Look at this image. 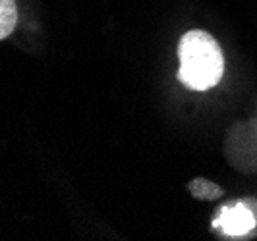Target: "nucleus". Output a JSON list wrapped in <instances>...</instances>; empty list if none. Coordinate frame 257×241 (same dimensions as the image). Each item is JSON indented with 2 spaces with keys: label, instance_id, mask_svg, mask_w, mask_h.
Wrapping results in <instances>:
<instances>
[{
  "label": "nucleus",
  "instance_id": "f257e3e1",
  "mask_svg": "<svg viewBox=\"0 0 257 241\" xmlns=\"http://www.w3.org/2000/svg\"><path fill=\"white\" fill-rule=\"evenodd\" d=\"M178 58V79L192 91H207L215 87L224 72V56L217 39L201 29L188 31L180 39Z\"/></svg>",
  "mask_w": 257,
  "mask_h": 241
},
{
  "label": "nucleus",
  "instance_id": "f03ea898",
  "mask_svg": "<svg viewBox=\"0 0 257 241\" xmlns=\"http://www.w3.org/2000/svg\"><path fill=\"white\" fill-rule=\"evenodd\" d=\"M215 228H220L224 235L242 237V235H255L257 220L251 208L240 201L236 204H224L220 214L215 218Z\"/></svg>",
  "mask_w": 257,
  "mask_h": 241
},
{
  "label": "nucleus",
  "instance_id": "7ed1b4c3",
  "mask_svg": "<svg viewBox=\"0 0 257 241\" xmlns=\"http://www.w3.org/2000/svg\"><path fill=\"white\" fill-rule=\"evenodd\" d=\"M188 189L192 193L195 199L199 201H217L220 195H222V189H220L217 183H213L211 179L207 178H195L188 183Z\"/></svg>",
  "mask_w": 257,
  "mask_h": 241
},
{
  "label": "nucleus",
  "instance_id": "20e7f679",
  "mask_svg": "<svg viewBox=\"0 0 257 241\" xmlns=\"http://www.w3.org/2000/svg\"><path fill=\"white\" fill-rule=\"evenodd\" d=\"M18 26V8L14 0H0V41L10 37Z\"/></svg>",
  "mask_w": 257,
  "mask_h": 241
},
{
  "label": "nucleus",
  "instance_id": "39448f33",
  "mask_svg": "<svg viewBox=\"0 0 257 241\" xmlns=\"http://www.w3.org/2000/svg\"><path fill=\"white\" fill-rule=\"evenodd\" d=\"M249 208H251V212H253V216H255L257 220V199H253V197H247V199H242ZM255 233H257V228H255Z\"/></svg>",
  "mask_w": 257,
  "mask_h": 241
}]
</instances>
